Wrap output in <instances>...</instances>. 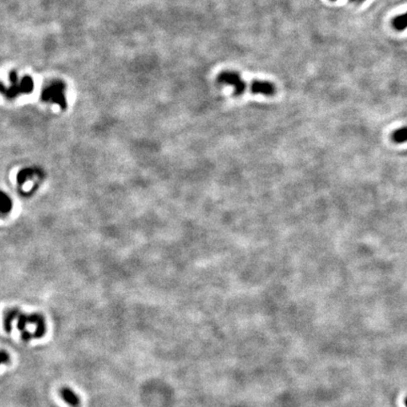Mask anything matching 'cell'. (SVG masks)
<instances>
[{
  "instance_id": "cell-7",
  "label": "cell",
  "mask_w": 407,
  "mask_h": 407,
  "mask_svg": "<svg viewBox=\"0 0 407 407\" xmlns=\"http://www.w3.org/2000/svg\"><path fill=\"white\" fill-rule=\"evenodd\" d=\"M404 404H405V406L407 407V398H405V399H404Z\"/></svg>"
},
{
  "instance_id": "cell-1",
  "label": "cell",
  "mask_w": 407,
  "mask_h": 407,
  "mask_svg": "<svg viewBox=\"0 0 407 407\" xmlns=\"http://www.w3.org/2000/svg\"><path fill=\"white\" fill-rule=\"evenodd\" d=\"M218 81L222 84H228L234 87V94L240 96L244 93L246 89V84L241 79V76L235 72H223L218 77Z\"/></svg>"
},
{
  "instance_id": "cell-3",
  "label": "cell",
  "mask_w": 407,
  "mask_h": 407,
  "mask_svg": "<svg viewBox=\"0 0 407 407\" xmlns=\"http://www.w3.org/2000/svg\"><path fill=\"white\" fill-rule=\"evenodd\" d=\"M63 84L61 82H55L49 88H47V90H45L43 97L47 100V99H52V100L56 99V101L62 104L63 101Z\"/></svg>"
},
{
  "instance_id": "cell-4",
  "label": "cell",
  "mask_w": 407,
  "mask_h": 407,
  "mask_svg": "<svg viewBox=\"0 0 407 407\" xmlns=\"http://www.w3.org/2000/svg\"><path fill=\"white\" fill-rule=\"evenodd\" d=\"M62 396L63 399L68 402L70 405L73 406H77L79 404V398L78 397L77 394H75L74 391L70 389V388H63L62 390Z\"/></svg>"
},
{
  "instance_id": "cell-6",
  "label": "cell",
  "mask_w": 407,
  "mask_h": 407,
  "mask_svg": "<svg viewBox=\"0 0 407 407\" xmlns=\"http://www.w3.org/2000/svg\"><path fill=\"white\" fill-rule=\"evenodd\" d=\"M393 27L399 32L404 31L407 28V13L401 15V16H397L393 19Z\"/></svg>"
},
{
  "instance_id": "cell-9",
  "label": "cell",
  "mask_w": 407,
  "mask_h": 407,
  "mask_svg": "<svg viewBox=\"0 0 407 407\" xmlns=\"http://www.w3.org/2000/svg\"><path fill=\"white\" fill-rule=\"evenodd\" d=\"M332 1H336V0H332Z\"/></svg>"
},
{
  "instance_id": "cell-8",
  "label": "cell",
  "mask_w": 407,
  "mask_h": 407,
  "mask_svg": "<svg viewBox=\"0 0 407 407\" xmlns=\"http://www.w3.org/2000/svg\"><path fill=\"white\" fill-rule=\"evenodd\" d=\"M352 1H363V0H352Z\"/></svg>"
},
{
  "instance_id": "cell-5",
  "label": "cell",
  "mask_w": 407,
  "mask_h": 407,
  "mask_svg": "<svg viewBox=\"0 0 407 407\" xmlns=\"http://www.w3.org/2000/svg\"><path fill=\"white\" fill-rule=\"evenodd\" d=\"M392 140L396 143H403L407 141V126L395 130L392 134Z\"/></svg>"
},
{
  "instance_id": "cell-2",
  "label": "cell",
  "mask_w": 407,
  "mask_h": 407,
  "mask_svg": "<svg viewBox=\"0 0 407 407\" xmlns=\"http://www.w3.org/2000/svg\"><path fill=\"white\" fill-rule=\"evenodd\" d=\"M251 91L255 94H263V95H274L275 94V88L274 85L268 81H259L255 80L251 85Z\"/></svg>"
}]
</instances>
